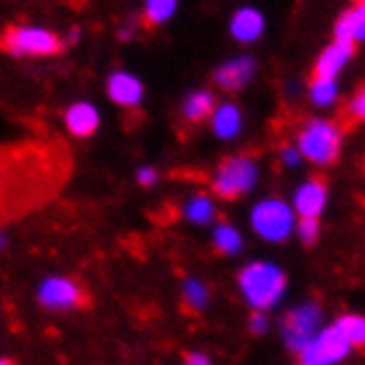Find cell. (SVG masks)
Here are the masks:
<instances>
[{
  "mask_svg": "<svg viewBox=\"0 0 365 365\" xmlns=\"http://www.w3.org/2000/svg\"><path fill=\"white\" fill-rule=\"evenodd\" d=\"M70 147L59 139L0 144V213H19L48 197L70 173Z\"/></svg>",
  "mask_w": 365,
  "mask_h": 365,
  "instance_id": "obj_1",
  "label": "cell"
},
{
  "mask_svg": "<svg viewBox=\"0 0 365 365\" xmlns=\"http://www.w3.org/2000/svg\"><path fill=\"white\" fill-rule=\"evenodd\" d=\"M67 43L56 32L35 24H11L0 32V51L14 59H48L64 53Z\"/></svg>",
  "mask_w": 365,
  "mask_h": 365,
  "instance_id": "obj_2",
  "label": "cell"
},
{
  "mask_svg": "<svg viewBox=\"0 0 365 365\" xmlns=\"http://www.w3.org/2000/svg\"><path fill=\"white\" fill-rule=\"evenodd\" d=\"M237 285L248 299V304L254 307L256 312H264V309H272L283 299L288 280H285L283 269H277L274 264L254 262L240 269Z\"/></svg>",
  "mask_w": 365,
  "mask_h": 365,
  "instance_id": "obj_3",
  "label": "cell"
},
{
  "mask_svg": "<svg viewBox=\"0 0 365 365\" xmlns=\"http://www.w3.org/2000/svg\"><path fill=\"white\" fill-rule=\"evenodd\" d=\"M341 136L344 131L339 128V123L331 120H307L299 131V153L314 165H331L339 158L341 150Z\"/></svg>",
  "mask_w": 365,
  "mask_h": 365,
  "instance_id": "obj_4",
  "label": "cell"
},
{
  "mask_svg": "<svg viewBox=\"0 0 365 365\" xmlns=\"http://www.w3.org/2000/svg\"><path fill=\"white\" fill-rule=\"evenodd\" d=\"M256 184V163L245 155H235V158H224L216 168V176L211 182V190L222 200H237L243 197L251 187Z\"/></svg>",
  "mask_w": 365,
  "mask_h": 365,
  "instance_id": "obj_5",
  "label": "cell"
},
{
  "mask_svg": "<svg viewBox=\"0 0 365 365\" xmlns=\"http://www.w3.org/2000/svg\"><path fill=\"white\" fill-rule=\"evenodd\" d=\"M38 302H41V307L51 309V312H72V309L88 307V291L75 277L53 274V277H46L41 283Z\"/></svg>",
  "mask_w": 365,
  "mask_h": 365,
  "instance_id": "obj_6",
  "label": "cell"
},
{
  "mask_svg": "<svg viewBox=\"0 0 365 365\" xmlns=\"http://www.w3.org/2000/svg\"><path fill=\"white\" fill-rule=\"evenodd\" d=\"M251 224L264 240H285L294 230V211L283 200H264L251 213Z\"/></svg>",
  "mask_w": 365,
  "mask_h": 365,
  "instance_id": "obj_7",
  "label": "cell"
},
{
  "mask_svg": "<svg viewBox=\"0 0 365 365\" xmlns=\"http://www.w3.org/2000/svg\"><path fill=\"white\" fill-rule=\"evenodd\" d=\"M346 352H349V341L334 325V328H325L317 339H312L299 355H302V365H334L344 360Z\"/></svg>",
  "mask_w": 365,
  "mask_h": 365,
  "instance_id": "obj_8",
  "label": "cell"
},
{
  "mask_svg": "<svg viewBox=\"0 0 365 365\" xmlns=\"http://www.w3.org/2000/svg\"><path fill=\"white\" fill-rule=\"evenodd\" d=\"M317 320H320V309L314 304H304L299 309H291L283 320V336L288 346L294 352H302L309 341L314 339V328H317Z\"/></svg>",
  "mask_w": 365,
  "mask_h": 365,
  "instance_id": "obj_9",
  "label": "cell"
},
{
  "mask_svg": "<svg viewBox=\"0 0 365 365\" xmlns=\"http://www.w3.org/2000/svg\"><path fill=\"white\" fill-rule=\"evenodd\" d=\"M352 56H355V43L334 41L320 56H317L309 81H334L336 75L341 72V67H344Z\"/></svg>",
  "mask_w": 365,
  "mask_h": 365,
  "instance_id": "obj_10",
  "label": "cell"
},
{
  "mask_svg": "<svg viewBox=\"0 0 365 365\" xmlns=\"http://www.w3.org/2000/svg\"><path fill=\"white\" fill-rule=\"evenodd\" d=\"M107 96H110L118 107L131 110V107H136V104L142 102L144 86L136 75H131V72H125V70H118L107 78Z\"/></svg>",
  "mask_w": 365,
  "mask_h": 365,
  "instance_id": "obj_11",
  "label": "cell"
},
{
  "mask_svg": "<svg viewBox=\"0 0 365 365\" xmlns=\"http://www.w3.org/2000/svg\"><path fill=\"white\" fill-rule=\"evenodd\" d=\"M99 110L91 102H75L64 110V128L75 139H88L99 131Z\"/></svg>",
  "mask_w": 365,
  "mask_h": 365,
  "instance_id": "obj_12",
  "label": "cell"
},
{
  "mask_svg": "<svg viewBox=\"0 0 365 365\" xmlns=\"http://www.w3.org/2000/svg\"><path fill=\"white\" fill-rule=\"evenodd\" d=\"M325 200H328V182H325V176H312L296 192V213L302 219H317L325 208Z\"/></svg>",
  "mask_w": 365,
  "mask_h": 365,
  "instance_id": "obj_13",
  "label": "cell"
},
{
  "mask_svg": "<svg viewBox=\"0 0 365 365\" xmlns=\"http://www.w3.org/2000/svg\"><path fill=\"white\" fill-rule=\"evenodd\" d=\"M254 59H248V56H240V59H232L222 64L216 75H213V83L224 88V91H237V88H243L245 83L254 78Z\"/></svg>",
  "mask_w": 365,
  "mask_h": 365,
  "instance_id": "obj_14",
  "label": "cell"
},
{
  "mask_svg": "<svg viewBox=\"0 0 365 365\" xmlns=\"http://www.w3.org/2000/svg\"><path fill=\"white\" fill-rule=\"evenodd\" d=\"M336 41L344 43H360L365 41V6H352L346 9L339 21H336Z\"/></svg>",
  "mask_w": 365,
  "mask_h": 365,
  "instance_id": "obj_15",
  "label": "cell"
},
{
  "mask_svg": "<svg viewBox=\"0 0 365 365\" xmlns=\"http://www.w3.org/2000/svg\"><path fill=\"white\" fill-rule=\"evenodd\" d=\"M264 30V16L256 9H240L235 11L232 21H230V32H232L235 41L251 43L256 41Z\"/></svg>",
  "mask_w": 365,
  "mask_h": 365,
  "instance_id": "obj_16",
  "label": "cell"
},
{
  "mask_svg": "<svg viewBox=\"0 0 365 365\" xmlns=\"http://www.w3.org/2000/svg\"><path fill=\"white\" fill-rule=\"evenodd\" d=\"M213 110H216V99H213V93L208 91H195L190 93L187 99H184L182 104V115L187 123H205L208 118L213 115Z\"/></svg>",
  "mask_w": 365,
  "mask_h": 365,
  "instance_id": "obj_17",
  "label": "cell"
},
{
  "mask_svg": "<svg viewBox=\"0 0 365 365\" xmlns=\"http://www.w3.org/2000/svg\"><path fill=\"white\" fill-rule=\"evenodd\" d=\"M211 125L216 136H222V139H230L235 133L240 131V125H243V115H240V107L237 104H222V107H216L211 115Z\"/></svg>",
  "mask_w": 365,
  "mask_h": 365,
  "instance_id": "obj_18",
  "label": "cell"
},
{
  "mask_svg": "<svg viewBox=\"0 0 365 365\" xmlns=\"http://www.w3.org/2000/svg\"><path fill=\"white\" fill-rule=\"evenodd\" d=\"M363 123H365V86L344 104V110L339 115V128L346 133L352 131L355 125H363Z\"/></svg>",
  "mask_w": 365,
  "mask_h": 365,
  "instance_id": "obj_19",
  "label": "cell"
},
{
  "mask_svg": "<svg viewBox=\"0 0 365 365\" xmlns=\"http://www.w3.org/2000/svg\"><path fill=\"white\" fill-rule=\"evenodd\" d=\"M173 11H176V0H144V14H142V21L144 27H160L165 21L173 16Z\"/></svg>",
  "mask_w": 365,
  "mask_h": 365,
  "instance_id": "obj_20",
  "label": "cell"
},
{
  "mask_svg": "<svg viewBox=\"0 0 365 365\" xmlns=\"http://www.w3.org/2000/svg\"><path fill=\"white\" fill-rule=\"evenodd\" d=\"M240 248H243V237L237 235V230L230 224H219L216 232H213V251L222 256H232Z\"/></svg>",
  "mask_w": 365,
  "mask_h": 365,
  "instance_id": "obj_21",
  "label": "cell"
},
{
  "mask_svg": "<svg viewBox=\"0 0 365 365\" xmlns=\"http://www.w3.org/2000/svg\"><path fill=\"white\" fill-rule=\"evenodd\" d=\"M336 328L344 334L349 346H365V317L346 314V317H341V320L336 323Z\"/></svg>",
  "mask_w": 365,
  "mask_h": 365,
  "instance_id": "obj_22",
  "label": "cell"
},
{
  "mask_svg": "<svg viewBox=\"0 0 365 365\" xmlns=\"http://www.w3.org/2000/svg\"><path fill=\"white\" fill-rule=\"evenodd\" d=\"M184 216L195 224H208L216 216V211H213V203L205 195H195L192 200L184 205Z\"/></svg>",
  "mask_w": 365,
  "mask_h": 365,
  "instance_id": "obj_23",
  "label": "cell"
},
{
  "mask_svg": "<svg viewBox=\"0 0 365 365\" xmlns=\"http://www.w3.org/2000/svg\"><path fill=\"white\" fill-rule=\"evenodd\" d=\"M182 296H184V307L197 312V309H203L205 302H208V288H205L203 283H197V280H187Z\"/></svg>",
  "mask_w": 365,
  "mask_h": 365,
  "instance_id": "obj_24",
  "label": "cell"
},
{
  "mask_svg": "<svg viewBox=\"0 0 365 365\" xmlns=\"http://www.w3.org/2000/svg\"><path fill=\"white\" fill-rule=\"evenodd\" d=\"M309 96L317 107H328L336 102V83L334 81H309Z\"/></svg>",
  "mask_w": 365,
  "mask_h": 365,
  "instance_id": "obj_25",
  "label": "cell"
},
{
  "mask_svg": "<svg viewBox=\"0 0 365 365\" xmlns=\"http://www.w3.org/2000/svg\"><path fill=\"white\" fill-rule=\"evenodd\" d=\"M317 232H320L317 219H299V237H302V243L312 245L317 240Z\"/></svg>",
  "mask_w": 365,
  "mask_h": 365,
  "instance_id": "obj_26",
  "label": "cell"
},
{
  "mask_svg": "<svg viewBox=\"0 0 365 365\" xmlns=\"http://www.w3.org/2000/svg\"><path fill=\"white\" fill-rule=\"evenodd\" d=\"M136 182L142 184V187H153V184L158 182V171H155V168H139Z\"/></svg>",
  "mask_w": 365,
  "mask_h": 365,
  "instance_id": "obj_27",
  "label": "cell"
},
{
  "mask_svg": "<svg viewBox=\"0 0 365 365\" xmlns=\"http://www.w3.org/2000/svg\"><path fill=\"white\" fill-rule=\"evenodd\" d=\"M251 331H254V334H264V331H267V317H264L262 312H256L254 317H251Z\"/></svg>",
  "mask_w": 365,
  "mask_h": 365,
  "instance_id": "obj_28",
  "label": "cell"
},
{
  "mask_svg": "<svg viewBox=\"0 0 365 365\" xmlns=\"http://www.w3.org/2000/svg\"><path fill=\"white\" fill-rule=\"evenodd\" d=\"M184 365H211V360L205 355H200V352H192V355H187Z\"/></svg>",
  "mask_w": 365,
  "mask_h": 365,
  "instance_id": "obj_29",
  "label": "cell"
},
{
  "mask_svg": "<svg viewBox=\"0 0 365 365\" xmlns=\"http://www.w3.org/2000/svg\"><path fill=\"white\" fill-rule=\"evenodd\" d=\"M283 160H285V165H296V163H299V153H296V150H285Z\"/></svg>",
  "mask_w": 365,
  "mask_h": 365,
  "instance_id": "obj_30",
  "label": "cell"
},
{
  "mask_svg": "<svg viewBox=\"0 0 365 365\" xmlns=\"http://www.w3.org/2000/svg\"><path fill=\"white\" fill-rule=\"evenodd\" d=\"M0 365H16V363H14L11 357H0Z\"/></svg>",
  "mask_w": 365,
  "mask_h": 365,
  "instance_id": "obj_31",
  "label": "cell"
},
{
  "mask_svg": "<svg viewBox=\"0 0 365 365\" xmlns=\"http://www.w3.org/2000/svg\"><path fill=\"white\" fill-rule=\"evenodd\" d=\"M3 245H6V237H3V232H0V248H3Z\"/></svg>",
  "mask_w": 365,
  "mask_h": 365,
  "instance_id": "obj_32",
  "label": "cell"
},
{
  "mask_svg": "<svg viewBox=\"0 0 365 365\" xmlns=\"http://www.w3.org/2000/svg\"><path fill=\"white\" fill-rule=\"evenodd\" d=\"M357 6H365V0H357Z\"/></svg>",
  "mask_w": 365,
  "mask_h": 365,
  "instance_id": "obj_33",
  "label": "cell"
}]
</instances>
